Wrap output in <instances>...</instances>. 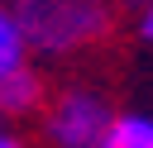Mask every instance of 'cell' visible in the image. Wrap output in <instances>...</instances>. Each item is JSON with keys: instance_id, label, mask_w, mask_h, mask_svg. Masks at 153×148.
<instances>
[{"instance_id": "obj_6", "label": "cell", "mask_w": 153, "mask_h": 148, "mask_svg": "<svg viewBox=\"0 0 153 148\" xmlns=\"http://www.w3.org/2000/svg\"><path fill=\"white\" fill-rule=\"evenodd\" d=\"M139 33L153 43V0H143V5H139Z\"/></svg>"}, {"instance_id": "obj_8", "label": "cell", "mask_w": 153, "mask_h": 148, "mask_svg": "<svg viewBox=\"0 0 153 148\" xmlns=\"http://www.w3.org/2000/svg\"><path fill=\"white\" fill-rule=\"evenodd\" d=\"M115 5H124V10H139V5H143V0H115Z\"/></svg>"}, {"instance_id": "obj_7", "label": "cell", "mask_w": 153, "mask_h": 148, "mask_svg": "<svg viewBox=\"0 0 153 148\" xmlns=\"http://www.w3.org/2000/svg\"><path fill=\"white\" fill-rule=\"evenodd\" d=\"M0 148H24V138H19V134H10V129H0Z\"/></svg>"}, {"instance_id": "obj_5", "label": "cell", "mask_w": 153, "mask_h": 148, "mask_svg": "<svg viewBox=\"0 0 153 148\" xmlns=\"http://www.w3.org/2000/svg\"><path fill=\"white\" fill-rule=\"evenodd\" d=\"M24 62H29V38H24L14 10L0 0V76L14 72V67H24Z\"/></svg>"}, {"instance_id": "obj_3", "label": "cell", "mask_w": 153, "mask_h": 148, "mask_svg": "<svg viewBox=\"0 0 153 148\" xmlns=\"http://www.w3.org/2000/svg\"><path fill=\"white\" fill-rule=\"evenodd\" d=\"M33 110H43V76L24 62V67L0 76V115L19 119V115H33Z\"/></svg>"}, {"instance_id": "obj_1", "label": "cell", "mask_w": 153, "mask_h": 148, "mask_svg": "<svg viewBox=\"0 0 153 148\" xmlns=\"http://www.w3.org/2000/svg\"><path fill=\"white\" fill-rule=\"evenodd\" d=\"M29 53L43 57H76L105 43L115 24V0H10Z\"/></svg>"}, {"instance_id": "obj_2", "label": "cell", "mask_w": 153, "mask_h": 148, "mask_svg": "<svg viewBox=\"0 0 153 148\" xmlns=\"http://www.w3.org/2000/svg\"><path fill=\"white\" fill-rule=\"evenodd\" d=\"M110 115L115 110L100 86H62L43 100V138L53 148H96Z\"/></svg>"}, {"instance_id": "obj_4", "label": "cell", "mask_w": 153, "mask_h": 148, "mask_svg": "<svg viewBox=\"0 0 153 148\" xmlns=\"http://www.w3.org/2000/svg\"><path fill=\"white\" fill-rule=\"evenodd\" d=\"M96 148H153V115H143V110L110 115V124H105Z\"/></svg>"}]
</instances>
